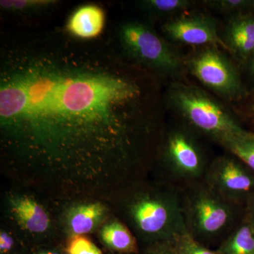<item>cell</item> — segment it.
Segmentation results:
<instances>
[{"label":"cell","mask_w":254,"mask_h":254,"mask_svg":"<svg viewBox=\"0 0 254 254\" xmlns=\"http://www.w3.org/2000/svg\"><path fill=\"white\" fill-rule=\"evenodd\" d=\"M129 215L137 231L154 244L173 242L187 232L181 190L164 182L158 188L137 195L129 205Z\"/></svg>","instance_id":"obj_6"},{"label":"cell","mask_w":254,"mask_h":254,"mask_svg":"<svg viewBox=\"0 0 254 254\" xmlns=\"http://www.w3.org/2000/svg\"><path fill=\"white\" fill-rule=\"evenodd\" d=\"M200 8L190 10L164 21L161 25L163 36L179 48L218 46L227 51L220 38L221 22Z\"/></svg>","instance_id":"obj_9"},{"label":"cell","mask_w":254,"mask_h":254,"mask_svg":"<svg viewBox=\"0 0 254 254\" xmlns=\"http://www.w3.org/2000/svg\"><path fill=\"white\" fill-rule=\"evenodd\" d=\"M13 245H14V242H13L11 237L5 232H1V235H0V250H1V253L5 254L9 252Z\"/></svg>","instance_id":"obj_25"},{"label":"cell","mask_w":254,"mask_h":254,"mask_svg":"<svg viewBox=\"0 0 254 254\" xmlns=\"http://www.w3.org/2000/svg\"><path fill=\"white\" fill-rule=\"evenodd\" d=\"M245 214L254 225V195L246 205Z\"/></svg>","instance_id":"obj_26"},{"label":"cell","mask_w":254,"mask_h":254,"mask_svg":"<svg viewBox=\"0 0 254 254\" xmlns=\"http://www.w3.org/2000/svg\"><path fill=\"white\" fill-rule=\"evenodd\" d=\"M101 236L107 245L121 253H138V240L131 230L126 225L118 221L103 227Z\"/></svg>","instance_id":"obj_15"},{"label":"cell","mask_w":254,"mask_h":254,"mask_svg":"<svg viewBox=\"0 0 254 254\" xmlns=\"http://www.w3.org/2000/svg\"><path fill=\"white\" fill-rule=\"evenodd\" d=\"M200 5L224 18L254 14V0H202Z\"/></svg>","instance_id":"obj_18"},{"label":"cell","mask_w":254,"mask_h":254,"mask_svg":"<svg viewBox=\"0 0 254 254\" xmlns=\"http://www.w3.org/2000/svg\"><path fill=\"white\" fill-rule=\"evenodd\" d=\"M142 11L163 22L190 10L201 6L195 0H143L138 2Z\"/></svg>","instance_id":"obj_14"},{"label":"cell","mask_w":254,"mask_h":254,"mask_svg":"<svg viewBox=\"0 0 254 254\" xmlns=\"http://www.w3.org/2000/svg\"><path fill=\"white\" fill-rule=\"evenodd\" d=\"M165 83L108 42L60 31L4 37L0 121L32 146L111 138L137 160L153 155L168 121Z\"/></svg>","instance_id":"obj_1"},{"label":"cell","mask_w":254,"mask_h":254,"mask_svg":"<svg viewBox=\"0 0 254 254\" xmlns=\"http://www.w3.org/2000/svg\"><path fill=\"white\" fill-rule=\"evenodd\" d=\"M207 142L176 120L167 121L155 157L163 169V182L182 190L203 181L215 156Z\"/></svg>","instance_id":"obj_4"},{"label":"cell","mask_w":254,"mask_h":254,"mask_svg":"<svg viewBox=\"0 0 254 254\" xmlns=\"http://www.w3.org/2000/svg\"><path fill=\"white\" fill-rule=\"evenodd\" d=\"M220 35L240 68L254 56V14L224 18Z\"/></svg>","instance_id":"obj_10"},{"label":"cell","mask_w":254,"mask_h":254,"mask_svg":"<svg viewBox=\"0 0 254 254\" xmlns=\"http://www.w3.org/2000/svg\"><path fill=\"white\" fill-rule=\"evenodd\" d=\"M203 181L225 199L244 208L254 195V172L227 151L214 156Z\"/></svg>","instance_id":"obj_8"},{"label":"cell","mask_w":254,"mask_h":254,"mask_svg":"<svg viewBox=\"0 0 254 254\" xmlns=\"http://www.w3.org/2000/svg\"><path fill=\"white\" fill-rule=\"evenodd\" d=\"M59 3L56 0H1L0 7L14 14H33L53 8Z\"/></svg>","instance_id":"obj_19"},{"label":"cell","mask_w":254,"mask_h":254,"mask_svg":"<svg viewBox=\"0 0 254 254\" xmlns=\"http://www.w3.org/2000/svg\"><path fill=\"white\" fill-rule=\"evenodd\" d=\"M67 252L68 254H103L91 240L82 235H75L70 240Z\"/></svg>","instance_id":"obj_21"},{"label":"cell","mask_w":254,"mask_h":254,"mask_svg":"<svg viewBox=\"0 0 254 254\" xmlns=\"http://www.w3.org/2000/svg\"><path fill=\"white\" fill-rule=\"evenodd\" d=\"M216 250L219 254H254V225L245 213Z\"/></svg>","instance_id":"obj_12"},{"label":"cell","mask_w":254,"mask_h":254,"mask_svg":"<svg viewBox=\"0 0 254 254\" xmlns=\"http://www.w3.org/2000/svg\"><path fill=\"white\" fill-rule=\"evenodd\" d=\"M164 97L172 119L219 146L246 129L231 105L187 78L166 82Z\"/></svg>","instance_id":"obj_2"},{"label":"cell","mask_w":254,"mask_h":254,"mask_svg":"<svg viewBox=\"0 0 254 254\" xmlns=\"http://www.w3.org/2000/svg\"><path fill=\"white\" fill-rule=\"evenodd\" d=\"M220 147L237 157L254 173V131L244 130L224 142Z\"/></svg>","instance_id":"obj_16"},{"label":"cell","mask_w":254,"mask_h":254,"mask_svg":"<svg viewBox=\"0 0 254 254\" xmlns=\"http://www.w3.org/2000/svg\"><path fill=\"white\" fill-rule=\"evenodd\" d=\"M106 15L98 5L86 4L76 8L66 21L65 32L81 41H94L102 34L105 26Z\"/></svg>","instance_id":"obj_11"},{"label":"cell","mask_w":254,"mask_h":254,"mask_svg":"<svg viewBox=\"0 0 254 254\" xmlns=\"http://www.w3.org/2000/svg\"><path fill=\"white\" fill-rule=\"evenodd\" d=\"M145 254H176L172 242L154 244Z\"/></svg>","instance_id":"obj_24"},{"label":"cell","mask_w":254,"mask_h":254,"mask_svg":"<svg viewBox=\"0 0 254 254\" xmlns=\"http://www.w3.org/2000/svg\"><path fill=\"white\" fill-rule=\"evenodd\" d=\"M104 210V206L100 203L82 205L76 208L70 219V225L75 235H85L91 232Z\"/></svg>","instance_id":"obj_17"},{"label":"cell","mask_w":254,"mask_h":254,"mask_svg":"<svg viewBox=\"0 0 254 254\" xmlns=\"http://www.w3.org/2000/svg\"><path fill=\"white\" fill-rule=\"evenodd\" d=\"M119 50L128 61L165 82L187 78L185 54L148 21L128 20L116 31Z\"/></svg>","instance_id":"obj_3"},{"label":"cell","mask_w":254,"mask_h":254,"mask_svg":"<svg viewBox=\"0 0 254 254\" xmlns=\"http://www.w3.org/2000/svg\"><path fill=\"white\" fill-rule=\"evenodd\" d=\"M185 65L187 76L227 104H237L248 96L240 67L221 47L191 48L185 54Z\"/></svg>","instance_id":"obj_7"},{"label":"cell","mask_w":254,"mask_h":254,"mask_svg":"<svg viewBox=\"0 0 254 254\" xmlns=\"http://www.w3.org/2000/svg\"><path fill=\"white\" fill-rule=\"evenodd\" d=\"M43 254H58L57 253H54V252H48V253Z\"/></svg>","instance_id":"obj_27"},{"label":"cell","mask_w":254,"mask_h":254,"mask_svg":"<svg viewBox=\"0 0 254 254\" xmlns=\"http://www.w3.org/2000/svg\"><path fill=\"white\" fill-rule=\"evenodd\" d=\"M181 195L187 232L208 247L219 246L245 215V208L225 199L204 181L182 189Z\"/></svg>","instance_id":"obj_5"},{"label":"cell","mask_w":254,"mask_h":254,"mask_svg":"<svg viewBox=\"0 0 254 254\" xmlns=\"http://www.w3.org/2000/svg\"><path fill=\"white\" fill-rule=\"evenodd\" d=\"M240 71L248 94H254V56L240 68Z\"/></svg>","instance_id":"obj_23"},{"label":"cell","mask_w":254,"mask_h":254,"mask_svg":"<svg viewBox=\"0 0 254 254\" xmlns=\"http://www.w3.org/2000/svg\"><path fill=\"white\" fill-rule=\"evenodd\" d=\"M12 210L21 225L28 231L44 232L49 226L50 220L44 209L27 197L13 200Z\"/></svg>","instance_id":"obj_13"},{"label":"cell","mask_w":254,"mask_h":254,"mask_svg":"<svg viewBox=\"0 0 254 254\" xmlns=\"http://www.w3.org/2000/svg\"></svg>","instance_id":"obj_28"},{"label":"cell","mask_w":254,"mask_h":254,"mask_svg":"<svg viewBox=\"0 0 254 254\" xmlns=\"http://www.w3.org/2000/svg\"><path fill=\"white\" fill-rule=\"evenodd\" d=\"M231 106L242 123L245 122L250 125L253 128L251 131H254V94L248 95L243 101Z\"/></svg>","instance_id":"obj_22"},{"label":"cell","mask_w":254,"mask_h":254,"mask_svg":"<svg viewBox=\"0 0 254 254\" xmlns=\"http://www.w3.org/2000/svg\"><path fill=\"white\" fill-rule=\"evenodd\" d=\"M172 244L176 254H219L216 250L202 245L188 232L177 237Z\"/></svg>","instance_id":"obj_20"}]
</instances>
